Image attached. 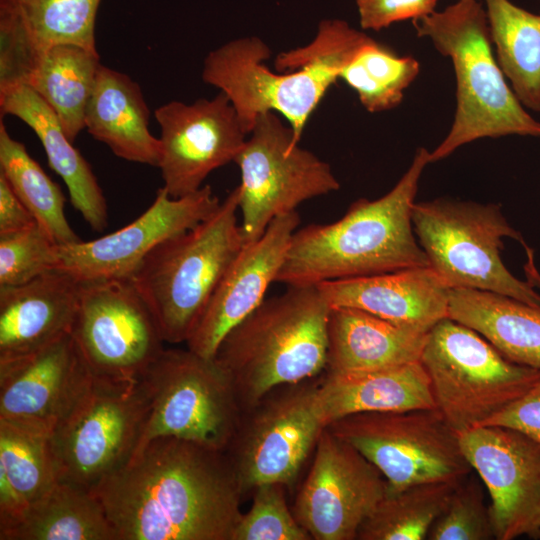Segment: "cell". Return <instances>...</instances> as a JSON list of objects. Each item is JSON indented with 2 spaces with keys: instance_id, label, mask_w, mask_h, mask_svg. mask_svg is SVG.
Returning a JSON list of instances; mask_svg holds the SVG:
<instances>
[{
  "instance_id": "26",
  "label": "cell",
  "mask_w": 540,
  "mask_h": 540,
  "mask_svg": "<svg viewBox=\"0 0 540 540\" xmlns=\"http://www.w3.org/2000/svg\"><path fill=\"white\" fill-rule=\"evenodd\" d=\"M150 109L140 85L100 64L85 112V129L129 162L158 167L160 140L149 130Z\"/></svg>"
},
{
  "instance_id": "22",
  "label": "cell",
  "mask_w": 540,
  "mask_h": 540,
  "mask_svg": "<svg viewBox=\"0 0 540 540\" xmlns=\"http://www.w3.org/2000/svg\"><path fill=\"white\" fill-rule=\"evenodd\" d=\"M318 287L331 307L361 309L419 333L448 317L449 289L430 266L326 281Z\"/></svg>"
},
{
  "instance_id": "30",
  "label": "cell",
  "mask_w": 540,
  "mask_h": 540,
  "mask_svg": "<svg viewBox=\"0 0 540 540\" xmlns=\"http://www.w3.org/2000/svg\"><path fill=\"white\" fill-rule=\"evenodd\" d=\"M100 64L98 52L72 44L56 45L35 57L12 83L30 87L53 110L74 142L85 128L86 107Z\"/></svg>"
},
{
  "instance_id": "7",
  "label": "cell",
  "mask_w": 540,
  "mask_h": 540,
  "mask_svg": "<svg viewBox=\"0 0 540 540\" xmlns=\"http://www.w3.org/2000/svg\"><path fill=\"white\" fill-rule=\"evenodd\" d=\"M420 362L436 408L459 435L525 393L540 369L512 362L474 329L449 317L428 332Z\"/></svg>"
},
{
  "instance_id": "20",
  "label": "cell",
  "mask_w": 540,
  "mask_h": 540,
  "mask_svg": "<svg viewBox=\"0 0 540 540\" xmlns=\"http://www.w3.org/2000/svg\"><path fill=\"white\" fill-rule=\"evenodd\" d=\"M299 223L297 211L280 215L257 240L243 245L187 339L189 350L214 358L227 333L262 303L270 284L276 281Z\"/></svg>"
},
{
  "instance_id": "14",
  "label": "cell",
  "mask_w": 540,
  "mask_h": 540,
  "mask_svg": "<svg viewBox=\"0 0 540 540\" xmlns=\"http://www.w3.org/2000/svg\"><path fill=\"white\" fill-rule=\"evenodd\" d=\"M71 336L91 374L115 382L139 381L165 349L156 319L130 279L81 282Z\"/></svg>"
},
{
  "instance_id": "5",
  "label": "cell",
  "mask_w": 540,
  "mask_h": 540,
  "mask_svg": "<svg viewBox=\"0 0 540 540\" xmlns=\"http://www.w3.org/2000/svg\"><path fill=\"white\" fill-rule=\"evenodd\" d=\"M235 187L207 219L157 246L129 278L166 343H186L225 271L244 245Z\"/></svg>"
},
{
  "instance_id": "34",
  "label": "cell",
  "mask_w": 540,
  "mask_h": 540,
  "mask_svg": "<svg viewBox=\"0 0 540 540\" xmlns=\"http://www.w3.org/2000/svg\"><path fill=\"white\" fill-rule=\"evenodd\" d=\"M460 481L426 482L387 492L361 525L356 540L427 539Z\"/></svg>"
},
{
  "instance_id": "15",
  "label": "cell",
  "mask_w": 540,
  "mask_h": 540,
  "mask_svg": "<svg viewBox=\"0 0 540 540\" xmlns=\"http://www.w3.org/2000/svg\"><path fill=\"white\" fill-rule=\"evenodd\" d=\"M386 493L376 466L325 427L292 511L313 540H356Z\"/></svg>"
},
{
  "instance_id": "17",
  "label": "cell",
  "mask_w": 540,
  "mask_h": 540,
  "mask_svg": "<svg viewBox=\"0 0 540 540\" xmlns=\"http://www.w3.org/2000/svg\"><path fill=\"white\" fill-rule=\"evenodd\" d=\"M154 114L161 130L158 168L173 198L199 190L212 171L234 162L249 135L223 92L191 104L172 100Z\"/></svg>"
},
{
  "instance_id": "28",
  "label": "cell",
  "mask_w": 540,
  "mask_h": 540,
  "mask_svg": "<svg viewBox=\"0 0 540 540\" xmlns=\"http://www.w3.org/2000/svg\"><path fill=\"white\" fill-rule=\"evenodd\" d=\"M448 317L477 331L512 362L540 369V305L454 288L449 289Z\"/></svg>"
},
{
  "instance_id": "40",
  "label": "cell",
  "mask_w": 540,
  "mask_h": 540,
  "mask_svg": "<svg viewBox=\"0 0 540 540\" xmlns=\"http://www.w3.org/2000/svg\"><path fill=\"white\" fill-rule=\"evenodd\" d=\"M481 426L513 429L540 445V375L525 393Z\"/></svg>"
},
{
  "instance_id": "12",
  "label": "cell",
  "mask_w": 540,
  "mask_h": 540,
  "mask_svg": "<svg viewBox=\"0 0 540 540\" xmlns=\"http://www.w3.org/2000/svg\"><path fill=\"white\" fill-rule=\"evenodd\" d=\"M275 112L258 115L235 159L244 244L257 240L276 217L340 188L330 165L299 146Z\"/></svg>"
},
{
  "instance_id": "32",
  "label": "cell",
  "mask_w": 540,
  "mask_h": 540,
  "mask_svg": "<svg viewBox=\"0 0 540 540\" xmlns=\"http://www.w3.org/2000/svg\"><path fill=\"white\" fill-rule=\"evenodd\" d=\"M497 62L520 103L540 112V14L509 0H484Z\"/></svg>"
},
{
  "instance_id": "27",
  "label": "cell",
  "mask_w": 540,
  "mask_h": 540,
  "mask_svg": "<svg viewBox=\"0 0 540 540\" xmlns=\"http://www.w3.org/2000/svg\"><path fill=\"white\" fill-rule=\"evenodd\" d=\"M428 333L352 307H331L324 371H366L420 361Z\"/></svg>"
},
{
  "instance_id": "33",
  "label": "cell",
  "mask_w": 540,
  "mask_h": 540,
  "mask_svg": "<svg viewBox=\"0 0 540 540\" xmlns=\"http://www.w3.org/2000/svg\"><path fill=\"white\" fill-rule=\"evenodd\" d=\"M0 173L36 222L57 245L82 241L65 216V196L61 188L30 156L25 145L9 134L2 118Z\"/></svg>"
},
{
  "instance_id": "21",
  "label": "cell",
  "mask_w": 540,
  "mask_h": 540,
  "mask_svg": "<svg viewBox=\"0 0 540 540\" xmlns=\"http://www.w3.org/2000/svg\"><path fill=\"white\" fill-rule=\"evenodd\" d=\"M101 0H0V85L53 46L97 52L95 22Z\"/></svg>"
},
{
  "instance_id": "19",
  "label": "cell",
  "mask_w": 540,
  "mask_h": 540,
  "mask_svg": "<svg viewBox=\"0 0 540 540\" xmlns=\"http://www.w3.org/2000/svg\"><path fill=\"white\" fill-rule=\"evenodd\" d=\"M93 380L70 334L0 361V418L53 431Z\"/></svg>"
},
{
  "instance_id": "4",
  "label": "cell",
  "mask_w": 540,
  "mask_h": 540,
  "mask_svg": "<svg viewBox=\"0 0 540 540\" xmlns=\"http://www.w3.org/2000/svg\"><path fill=\"white\" fill-rule=\"evenodd\" d=\"M417 36L429 38L451 59L456 77V110L449 133L430 152L442 160L477 139L507 135L540 137V122L520 103L492 51L483 5L459 0L440 12L413 20Z\"/></svg>"
},
{
  "instance_id": "10",
  "label": "cell",
  "mask_w": 540,
  "mask_h": 540,
  "mask_svg": "<svg viewBox=\"0 0 540 540\" xmlns=\"http://www.w3.org/2000/svg\"><path fill=\"white\" fill-rule=\"evenodd\" d=\"M326 427L376 466L388 493L420 483L462 480L472 471L459 435L437 408L356 413Z\"/></svg>"
},
{
  "instance_id": "25",
  "label": "cell",
  "mask_w": 540,
  "mask_h": 540,
  "mask_svg": "<svg viewBox=\"0 0 540 540\" xmlns=\"http://www.w3.org/2000/svg\"><path fill=\"white\" fill-rule=\"evenodd\" d=\"M317 398L325 426L356 413L436 408L420 361L376 370L324 371L319 375Z\"/></svg>"
},
{
  "instance_id": "31",
  "label": "cell",
  "mask_w": 540,
  "mask_h": 540,
  "mask_svg": "<svg viewBox=\"0 0 540 540\" xmlns=\"http://www.w3.org/2000/svg\"><path fill=\"white\" fill-rule=\"evenodd\" d=\"M0 540H116V534L91 491L59 480L0 531Z\"/></svg>"
},
{
  "instance_id": "43",
  "label": "cell",
  "mask_w": 540,
  "mask_h": 540,
  "mask_svg": "<svg viewBox=\"0 0 540 540\" xmlns=\"http://www.w3.org/2000/svg\"><path fill=\"white\" fill-rule=\"evenodd\" d=\"M535 536L540 537V528H539V530L537 531V533L535 534Z\"/></svg>"
},
{
  "instance_id": "37",
  "label": "cell",
  "mask_w": 540,
  "mask_h": 540,
  "mask_svg": "<svg viewBox=\"0 0 540 540\" xmlns=\"http://www.w3.org/2000/svg\"><path fill=\"white\" fill-rule=\"evenodd\" d=\"M428 540H491L495 531L489 505L474 478L462 479L435 520Z\"/></svg>"
},
{
  "instance_id": "9",
  "label": "cell",
  "mask_w": 540,
  "mask_h": 540,
  "mask_svg": "<svg viewBox=\"0 0 540 540\" xmlns=\"http://www.w3.org/2000/svg\"><path fill=\"white\" fill-rule=\"evenodd\" d=\"M149 412L142 380L96 378L55 426L51 443L61 481L92 491L132 457Z\"/></svg>"
},
{
  "instance_id": "24",
  "label": "cell",
  "mask_w": 540,
  "mask_h": 540,
  "mask_svg": "<svg viewBox=\"0 0 540 540\" xmlns=\"http://www.w3.org/2000/svg\"><path fill=\"white\" fill-rule=\"evenodd\" d=\"M1 117L23 121L39 138L49 166L62 178L72 206L96 232L108 225V206L86 159L73 146L53 110L27 85H0Z\"/></svg>"
},
{
  "instance_id": "13",
  "label": "cell",
  "mask_w": 540,
  "mask_h": 540,
  "mask_svg": "<svg viewBox=\"0 0 540 540\" xmlns=\"http://www.w3.org/2000/svg\"><path fill=\"white\" fill-rule=\"evenodd\" d=\"M269 46L256 36L231 40L207 54L202 79L223 92L250 133L266 112L283 116L300 141L305 125L332 84L333 68L309 61L291 71L274 72L265 61Z\"/></svg>"
},
{
  "instance_id": "2",
  "label": "cell",
  "mask_w": 540,
  "mask_h": 540,
  "mask_svg": "<svg viewBox=\"0 0 540 540\" xmlns=\"http://www.w3.org/2000/svg\"><path fill=\"white\" fill-rule=\"evenodd\" d=\"M429 163L430 152L421 147L384 196L354 201L335 222L296 229L275 282L318 285L429 266L412 223L419 180Z\"/></svg>"
},
{
  "instance_id": "16",
  "label": "cell",
  "mask_w": 540,
  "mask_h": 540,
  "mask_svg": "<svg viewBox=\"0 0 540 540\" xmlns=\"http://www.w3.org/2000/svg\"><path fill=\"white\" fill-rule=\"evenodd\" d=\"M220 204L209 185L179 198L162 187L149 208L126 226L94 240L57 245L54 270L80 282L129 279L157 246L198 225Z\"/></svg>"
},
{
  "instance_id": "29",
  "label": "cell",
  "mask_w": 540,
  "mask_h": 540,
  "mask_svg": "<svg viewBox=\"0 0 540 540\" xmlns=\"http://www.w3.org/2000/svg\"><path fill=\"white\" fill-rule=\"evenodd\" d=\"M51 434L0 418V531L60 480Z\"/></svg>"
},
{
  "instance_id": "38",
  "label": "cell",
  "mask_w": 540,
  "mask_h": 540,
  "mask_svg": "<svg viewBox=\"0 0 540 540\" xmlns=\"http://www.w3.org/2000/svg\"><path fill=\"white\" fill-rule=\"evenodd\" d=\"M56 246L37 222L0 235V286L23 284L54 270Z\"/></svg>"
},
{
  "instance_id": "42",
  "label": "cell",
  "mask_w": 540,
  "mask_h": 540,
  "mask_svg": "<svg viewBox=\"0 0 540 540\" xmlns=\"http://www.w3.org/2000/svg\"><path fill=\"white\" fill-rule=\"evenodd\" d=\"M526 251L527 260L524 265V272L527 278L533 287L540 289V272L538 271L535 265L534 253L533 250L528 247L526 244L523 245Z\"/></svg>"
},
{
  "instance_id": "41",
  "label": "cell",
  "mask_w": 540,
  "mask_h": 540,
  "mask_svg": "<svg viewBox=\"0 0 540 540\" xmlns=\"http://www.w3.org/2000/svg\"><path fill=\"white\" fill-rule=\"evenodd\" d=\"M35 222L31 212L0 173V235L20 231Z\"/></svg>"
},
{
  "instance_id": "23",
  "label": "cell",
  "mask_w": 540,
  "mask_h": 540,
  "mask_svg": "<svg viewBox=\"0 0 540 540\" xmlns=\"http://www.w3.org/2000/svg\"><path fill=\"white\" fill-rule=\"evenodd\" d=\"M81 282L60 270L0 286V361L35 352L70 334Z\"/></svg>"
},
{
  "instance_id": "39",
  "label": "cell",
  "mask_w": 540,
  "mask_h": 540,
  "mask_svg": "<svg viewBox=\"0 0 540 540\" xmlns=\"http://www.w3.org/2000/svg\"><path fill=\"white\" fill-rule=\"evenodd\" d=\"M436 3L437 0H356L361 28L375 31L429 15Z\"/></svg>"
},
{
  "instance_id": "11",
  "label": "cell",
  "mask_w": 540,
  "mask_h": 540,
  "mask_svg": "<svg viewBox=\"0 0 540 540\" xmlns=\"http://www.w3.org/2000/svg\"><path fill=\"white\" fill-rule=\"evenodd\" d=\"M319 376L273 388L242 410L225 450L243 497L259 485L291 489L324 430L317 398Z\"/></svg>"
},
{
  "instance_id": "35",
  "label": "cell",
  "mask_w": 540,
  "mask_h": 540,
  "mask_svg": "<svg viewBox=\"0 0 540 540\" xmlns=\"http://www.w3.org/2000/svg\"><path fill=\"white\" fill-rule=\"evenodd\" d=\"M419 70L415 58L399 56L369 37L340 70L339 79L357 93L368 112L376 113L398 106Z\"/></svg>"
},
{
  "instance_id": "36",
  "label": "cell",
  "mask_w": 540,
  "mask_h": 540,
  "mask_svg": "<svg viewBox=\"0 0 540 540\" xmlns=\"http://www.w3.org/2000/svg\"><path fill=\"white\" fill-rule=\"evenodd\" d=\"M280 483H265L253 490V502L241 514L231 540H312L289 508Z\"/></svg>"
},
{
  "instance_id": "8",
  "label": "cell",
  "mask_w": 540,
  "mask_h": 540,
  "mask_svg": "<svg viewBox=\"0 0 540 540\" xmlns=\"http://www.w3.org/2000/svg\"><path fill=\"white\" fill-rule=\"evenodd\" d=\"M141 380L149 412L132 457L158 437L227 449L242 410L229 376L214 358L188 348L164 349Z\"/></svg>"
},
{
  "instance_id": "18",
  "label": "cell",
  "mask_w": 540,
  "mask_h": 540,
  "mask_svg": "<svg viewBox=\"0 0 540 540\" xmlns=\"http://www.w3.org/2000/svg\"><path fill=\"white\" fill-rule=\"evenodd\" d=\"M472 470L487 488L496 540L535 536L540 528V445L500 426L459 434Z\"/></svg>"
},
{
  "instance_id": "3",
  "label": "cell",
  "mask_w": 540,
  "mask_h": 540,
  "mask_svg": "<svg viewBox=\"0 0 540 540\" xmlns=\"http://www.w3.org/2000/svg\"><path fill=\"white\" fill-rule=\"evenodd\" d=\"M330 311L318 285L288 286L227 333L214 359L229 376L241 410L275 387L324 372Z\"/></svg>"
},
{
  "instance_id": "6",
  "label": "cell",
  "mask_w": 540,
  "mask_h": 540,
  "mask_svg": "<svg viewBox=\"0 0 540 540\" xmlns=\"http://www.w3.org/2000/svg\"><path fill=\"white\" fill-rule=\"evenodd\" d=\"M412 223L429 266L448 289L488 291L540 305L535 287L515 277L501 259L504 238L525 243L499 205L447 198L415 202Z\"/></svg>"
},
{
  "instance_id": "1",
  "label": "cell",
  "mask_w": 540,
  "mask_h": 540,
  "mask_svg": "<svg viewBox=\"0 0 540 540\" xmlns=\"http://www.w3.org/2000/svg\"><path fill=\"white\" fill-rule=\"evenodd\" d=\"M91 492L116 540H231L242 514L226 452L175 437L151 440Z\"/></svg>"
}]
</instances>
